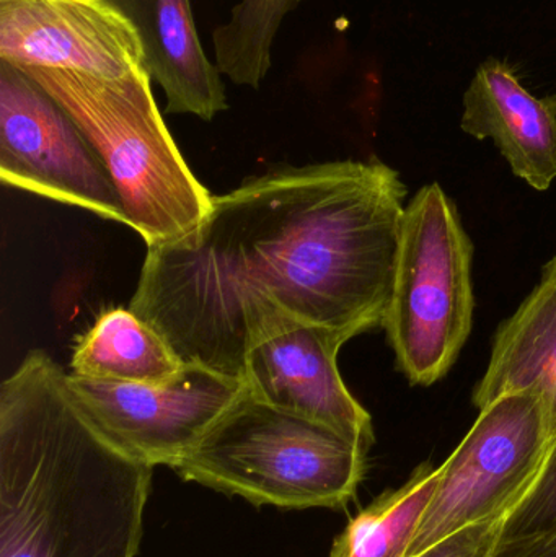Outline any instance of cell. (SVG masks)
<instances>
[{
	"mask_svg": "<svg viewBox=\"0 0 556 557\" xmlns=\"http://www.w3.org/2000/svg\"><path fill=\"white\" fill-rule=\"evenodd\" d=\"M405 196L378 160L271 170L214 196L188 237L147 248L129 308L183 362L237 379L263 308L353 339L384 326Z\"/></svg>",
	"mask_w": 556,
	"mask_h": 557,
	"instance_id": "obj_1",
	"label": "cell"
},
{
	"mask_svg": "<svg viewBox=\"0 0 556 557\" xmlns=\"http://www.w3.org/2000/svg\"><path fill=\"white\" fill-rule=\"evenodd\" d=\"M153 467L111 444L32 350L0 386V557H136Z\"/></svg>",
	"mask_w": 556,
	"mask_h": 557,
	"instance_id": "obj_2",
	"label": "cell"
},
{
	"mask_svg": "<svg viewBox=\"0 0 556 557\" xmlns=\"http://www.w3.org/2000/svg\"><path fill=\"white\" fill-rule=\"evenodd\" d=\"M75 121L110 170L147 248L173 244L208 218L214 196L183 159L163 121L146 65L126 77L23 67Z\"/></svg>",
	"mask_w": 556,
	"mask_h": 557,
	"instance_id": "obj_3",
	"label": "cell"
},
{
	"mask_svg": "<svg viewBox=\"0 0 556 557\" xmlns=\"http://www.w3.org/2000/svg\"><path fill=\"white\" fill-rule=\"evenodd\" d=\"M369 448L335 429L245 393L172 470L205 487L277 509H342Z\"/></svg>",
	"mask_w": 556,
	"mask_h": 557,
	"instance_id": "obj_4",
	"label": "cell"
},
{
	"mask_svg": "<svg viewBox=\"0 0 556 557\" xmlns=\"http://www.w3.org/2000/svg\"><path fill=\"white\" fill-rule=\"evenodd\" d=\"M473 248L456 206L437 183L405 208L384 326L411 385L440 382L472 331Z\"/></svg>",
	"mask_w": 556,
	"mask_h": 557,
	"instance_id": "obj_5",
	"label": "cell"
},
{
	"mask_svg": "<svg viewBox=\"0 0 556 557\" xmlns=\"http://www.w3.org/2000/svg\"><path fill=\"white\" fill-rule=\"evenodd\" d=\"M544 405L535 396H503L486 408L454 454L407 557L475 523L508 516L541 473L554 441Z\"/></svg>",
	"mask_w": 556,
	"mask_h": 557,
	"instance_id": "obj_6",
	"label": "cell"
},
{
	"mask_svg": "<svg viewBox=\"0 0 556 557\" xmlns=\"http://www.w3.org/2000/svg\"><path fill=\"white\" fill-rule=\"evenodd\" d=\"M3 185L127 225L110 170L67 111L28 74L0 61Z\"/></svg>",
	"mask_w": 556,
	"mask_h": 557,
	"instance_id": "obj_7",
	"label": "cell"
},
{
	"mask_svg": "<svg viewBox=\"0 0 556 557\" xmlns=\"http://www.w3.org/2000/svg\"><path fill=\"white\" fill-rule=\"evenodd\" d=\"M75 401L120 450L153 468L175 467L245 393L244 379L198 363L163 383H121L69 373Z\"/></svg>",
	"mask_w": 556,
	"mask_h": 557,
	"instance_id": "obj_8",
	"label": "cell"
},
{
	"mask_svg": "<svg viewBox=\"0 0 556 557\" xmlns=\"http://www.w3.org/2000/svg\"><path fill=\"white\" fill-rule=\"evenodd\" d=\"M346 337L277 308L255 311L247 324L244 382L254 398L322 422L371 448V414L346 388L338 352Z\"/></svg>",
	"mask_w": 556,
	"mask_h": 557,
	"instance_id": "obj_9",
	"label": "cell"
},
{
	"mask_svg": "<svg viewBox=\"0 0 556 557\" xmlns=\"http://www.w3.org/2000/svg\"><path fill=\"white\" fill-rule=\"evenodd\" d=\"M0 61L121 78L144 67V51L111 0H0Z\"/></svg>",
	"mask_w": 556,
	"mask_h": 557,
	"instance_id": "obj_10",
	"label": "cell"
},
{
	"mask_svg": "<svg viewBox=\"0 0 556 557\" xmlns=\"http://www.w3.org/2000/svg\"><path fill=\"white\" fill-rule=\"evenodd\" d=\"M464 133L492 139L512 173L545 191L556 178V94L538 98L521 84L515 67L489 58L464 94Z\"/></svg>",
	"mask_w": 556,
	"mask_h": 557,
	"instance_id": "obj_11",
	"label": "cell"
},
{
	"mask_svg": "<svg viewBox=\"0 0 556 557\" xmlns=\"http://www.w3.org/2000/svg\"><path fill=\"white\" fill-rule=\"evenodd\" d=\"M133 23L144 65L165 95V113L212 121L227 110L224 75L206 54L191 0H111Z\"/></svg>",
	"mask_w": 556,
	"mask_h": 557,
	"instance_id": "obj_12",
	"label": "cell"
},
{
	"mask_svg": "<svg viewBox=\"0 0 556 557\" xmlns=\"http://www.w3.org/2000/svg\"><path fill=\"white\" fill-rule=\"evenodd\" d=\"M519 393L544 405L556 435V257L544 268L538 287L496 333L473 405L483 409Z\"/></svg>",
	"mask_w": 556,
	"mask_h": 557,
	"instance_id": "obj_13",
	"label": "cell"
},
{
	"mask_svg": "<svg viewBox=\"0 0 556 557\" xmlns=\"http://www.w3.org/2000/svg\"><path fill=\"white\" fill-rule=\"evenodd\" d=\"M185 366L152 324L129 307H111L78 337L71 373L103 382L163 383L175 379Z\"/></svg>",
	"mask_w": 556,
	"mask_h": 557,
	"instance_id": "obj_14",
	"label": "cell"
},
{
	"mask_svg": "<svg viewBox=\"0 0 556 557\" xmlns=\"http://www.w3.org/2000/svg\"><path fill=\"white\" fill-rule=\"evenodd\" d=\"M440 474V467L421 465L404 486L379 496L349 520L330 557H407Z\"/></svg>",
	"mask_w": 556,
	"mask_h": 557,
	"instance_id": "obj_15",
	"label": "cell"
},
{
	"mask_svg": "<svg viewBox=\"0 0 556 557\" xmlns=\"http://www.w3.org/2000/svg\"><path fill=\"white\" fill-rule=\"evenodd\" d=\"M302 0H240L212 33L214 62L228 81L258 90L273 67V48L287 15Z\"/></svg>",
	"mask_w": 556,
	"mask_h": 557,
	"instance_id": "obj_16",
	"label": "cell"
},
{
	"mask_svg": "<svg viewBox=\"0 0 556 557\" xmlns=\"http://www.w3.org/2000/svg\"><path fill=\"white\" fill-rule=\"evenodd\" d=\"M492 557H556V435L541 473L505 517Z\"/></svg>",
	"mask_w": 556,
	"mask_h": 557,
	"instance_id": "obj_17",
	"label": "cell"
},
{
	"mask_svg": "<svg viewBox=\"0 0 556 557\" xmlns=\"http://www.w3.org/2000/svg\"><path fill=\"white\" fill-rule=\"evenodd\" d=\"M503 522L505 517L467 527L415 557H492Z\"/></svg>",
	"mask_w": 556,
	"mask_h": 557,
	"instance_id": "obj_18",
	"label": "cell"
}]
</instances>
